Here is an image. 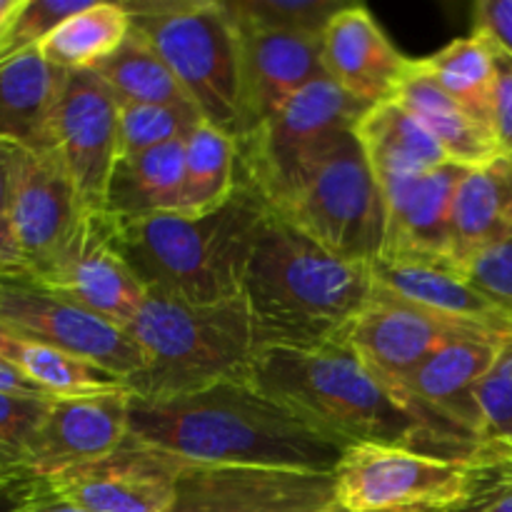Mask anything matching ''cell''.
Returning <instances> with one entry per match:
<instances>
[{"label":"cell","instance_id":"8992f818","mask_svg":"<svg viewBox=\"0 0 512 512\" xmlns=\"http://www.w3.org/2000/svg\"><path fill=\"white\" fill-rule=\"evenodd\" d=\"M138 28L168 63L200 118L240 140L243 135V35L228 3L163 0L123 3Z\"/></svg>","mask_w":512,"mask_h":512},{"label":"cell","instance_id":"9c48e42d","mask_svg":"<svg viewBox=\"0 0 512 512\" xmlns=\"http://www.w3.org/2000/svg\"><path fill=\"white\" fill-rule=\"evenodd\" d=\"M335 505L350 512H445L465 498L473 458L388 443L348 445L333 470Z\"/></svg>","mask_w":512,"mask_h":512},{"label":"cell","instance_id":"5b68a950","mask_svg":"<svg viewBox=\"0 0 512 512\" xmlns=\"http://www.w3.org/2000/svg\"><path fill=\"white\" fill-rule=\"evenodd\" d=\"M143 353V370L130 378L135 398L165 400L198 393L225 380H248L265 338L245 298L185 303L148 293L128 325Z\"/></svg>","mask_w":512,"mask_h":512},{"label":"cell","instance_id":"836d02e7","mask_svg":"<svg viewBox=\"0 0 512 512\" xmlns=\"http://www.w3.org/2000/svg\"><path fill=\"white\" fill-rule=\"evenodd\" d=\"M90 0H23L0 35V60L38 48L63 20L83 10Z\"/></svg>","mask_w":512,"mask_h":512},{"label":"cell","instance_id":"52a82bcc","mask_svg":"<svg viewBox=\"0 0 512 512\" xmlns=\"http://www.w3.org/2000/svg\"><path fill=\"white\" fill-rule=\"evenodd\" d=\"M323 248L375 263L385 245V195L355 130L335 135L273 208Z\"/></svg>","mask_w":512,"mask_h":512},{"label":"cell","instance_id":"f907efd6","mask_svg":"<svg viewBox=\"0 0 512 512\" xmlns=\"http://www.w3.org/2000/svg\"><path fill=\"white\" fill-rule=\"evenodd\" d=\"M3 333H5V330H3V328H0V335H3Z\"/></svg>","mask_w":512,"mask_h":512},{"label":"cell","instance_id":"7402d4cb","mask_svg":"<svg viewBox=\"0 0 512 512\" xmlns=\"http://www.w3.org/2000/svg\"><path fill=\"white\" fill-rule=\"evenodd\" d=\"M512 240V158L470 168L460 180L450 223V265L465 270L488 250Z\"/></svg>","mask_w":512,"mask_h":512},{"label":"cell","instance_id":"ba28073f","mask_svg":"<svg viewBox=\"0 0 512 512\" xmlns=\"http://www.w3.org/2000/svg\"><path fill=\"white\" fill-rule=\"evenodd\" d=\"M365 110L335 80H315L238 140L240 183L273 210L300 170L335 135L353 130Z\"/></svg>","mask_w":512,"mask_h":512},{"label":"cell","instance_id":"7c38bea8","mask_svg":"<svg viewBox=\"0 0 512 512\" xmlns=\"http://www.w3.org/2000/svg\"><path fill=\"white\" fill-rule=\"evenodd\" d=\"M30 275L53 293L123 330L148 298V290L120 253L115 220L108 213H85L60 253Z\"/></svg>","mask_w":512,"mask_h":512},{"label":"cell","instance_id":"8fae6325","mask_svg":"<svg viewBox=\"0 0 512 512\" xmlns=\"http://www.w3.org/2000/svg\"><path fill=\"white\" fill-rule=\"evenodd\" d=\"M53 133L85 213H105L120 160V100L95 70H65Z\"/></svg>","mask_w":512,"mask_h":512},{"label":"cell","instance_id":"2e32d148","mask_svg":"<svg viewBox=\"0 0 512 512\" xmlns=\"http://www.w3.org/2000/svg\"><path fill=\"white\" fill-rule=\"evenodd\" d=\"M505 340L478 333L430 355L398 385L418 413L443 433L480 445L478 388L500 358Z\"/></svg>","mask_w":512,"mask_h":512},{"label":"cell","instance_id":"c3c4849f","mask_svg":"<svg viewBox=\"0 0 512 512\" xmlns=\"http://www.w3.org/2000/svg\"><path fill=\"white\" fill-rule=\"evenodd\" d=\"M488 448L498 450V453H505V455H510V458H512V443H498V445H488Z\"/></svg>","mask_w":512,"mask_h":512},{"label":"cell","instance_id":"4316f807","mask_svg":"<svg viewBox=\"0 0 512 512\" xmlns=\"http://www.w3.org/2000/svg\"><path fill=\"white\" fill-rule=\"evenodd\" d=\"M238 185V140L200 120L185 138V188L178 213H213L233 198Z\"/></svg>","mask_w":512,"mask_h":512},{"label":"cell","instance_id":"f546056e","mask_svg":"<svg viewBox=\"0 0 512 512\" xmlns=\"http://www.w3.org/2000/svg\"><path fill=\"white\" fill-rule=\"evenodd\" d=\"M423 65L455 103L463 105L483 128L495 135V50L488 35L473 30L465 38L453 40L448 48L423 58Z\"/></svg>","mask_w":512,"mask_h":512},{"label":"cell","instance_id":"7a4b0ae2","mask_svg":"<svg viewBox=\"0 0 512 512\" xmlns=\"http://www.w3.org/2000/svg\"><path fill=\"white\" fill-rule=\"evenodd\" d=\"M248 380L345 448L388 443L465 460L480 448L430 425L403 390L385 383L340 338L265 345Z\"/></svg>","mask_w":512,"mask_h":512},{"label":"cell","instance_id":"4dcf8cb0","mask_svg":"<svg viewBox=\"0 0 512 512\" xmlns=\"http://www.w3.org/2000/svg\"><path fill=\"white\" fill-rule=\"evenodd\" d=\"M110 85L120 103L138 105H188V95L168 68L158 50L138 28H130L128 38L110 58L93 68ZM193 105V103H190Z\"/></svg>","mask_w":512,"mask_h":512},{"label":"cell","instance_id":"3957f363","mask_svg":"<svg viewBox=\"0 0 512 512\" xmlns=\"http://www.w3.org/2000/svg\"><path fill=\"white\" fill-rule=\"evenodd\" d=\"M373 295V263L323 248L270 210L243 280V298L265 343L340 338Z\"/></svg>","mask_w":512,"mask_h":512},{"label":"cell","instance_id":"74e56055","mask_svg":"<svg viewBox=\"0 0 512 512\" xmlns=\"http://www.w3.org/2000/svg\"><path fill=\"white\" fill-rule=\"evenodd\" d=\"M465 278H468L475 288H480L483 293H488L490 298H495L498 303H503L505 308L512 310V240L500 245V248L488 250L485 255H480V258L465 270Z\"/></svg>","mask_w":512,"mask_h":512},{"label":"cell","instance_id":"e575fe53","mask_svg":"<svg viewBox=\"0 0 512 512\" xmlns=\"http://www.w3.org/2000/svg\"><path fill=\"white\" fill-rule=\"evenodd\" d=\"M445 512H512V458L480 445L473 455V480L458 505Z\"/></svg>","mask_w":512,"mask_h":512},{"label":"cell","instance_id":"bcb514c9","mask_svg":"<svg viewBox=\"0 0 512 512\" xmlns=\"http://www.w3.org/2000/svg\"><path fill=\"white\" fill-rule=\"evenodd\" d=\"M28 473H33V470H30L28 463H25V455L20 453V450L8 448V445L0 443V483L20 478V475H28Z\"/></svg>","mask_w":512,"mask_h":512},{"label":"cell","instance_id":"e0dca14e","mask_svg":"<svg viewBox=\"0 0 512 512\" xmlns=\"http://www.w3.org/2000/svg\"><path fill=\"white\" fill-rule=\"evenodd\" d=\"M130 400L128 388L85 398H53L23 450L28 468L50 478L118 450L130 435Z\"/></svg>","mask_w":512,"mask_h":512},{"label":"cell","instance_id":"277c9868","mask_svg":"<svg viewBox=\"0 0 512 512\" xmlns=\"http://www.w3.org/2000/svg\"><path fill=\"white\" fill-rule=\"evenodd\" d=\"M268 215V205L240 183L213 213L113 220L120 253L148 293L208 305L243 295L250 253Z\"/></svg>","mask_w":512,"mask_h":512},{"label":"cell","instance_id":"f35d334b","mask_svg":"<svg viewBox=\"0 0 512 512\" xmlns=\"http://www.w3.org/2000/svg\"><path fill=\"white\" fill-rule=\"evenodd\" d=\"M493 43V40H490ZM495 50V103H493V130L498 138L500 153L512 158V55Z\"/></svg>","mask_w":512,"mask_h":512},{"label":"cell","instance_id":"5bb4252c","mask_svg":"<svg viewBox=\"0 0 512 512\" xmlns=\"http://www.w3.org/2000/svg\"><path fill=\"white\" fill-rule=\"evenodd\" d=\"M478 333H485V330L445 318V315L375 288L368 308L348 325L340 340L350 345L358 358L385 383L398 388L430 355L455 340Z\"/></svg>","mask_w":512,"mask_h":512},{"label":"cell","instance_id":"f1b7e54d","mask_svg":"<svg viewBox=\"0 0 512 512\" xmlns=\"http://www.w3.org/2000/svg\"><path fill=\"white\" fill-rule=\"evenodd\" d=\"M0 355L18 365L50 398H85V395L118 393L128 388L118 375L108 373L90 360L48 345L20 340L10 333L0 335Z\"/></svg>","mask_w":512,"mask_h":512},{"label":"cell","instance_id":"1f68e13d","mask_svg":"<svg viewBox=\"0 0 512 512\" xmlns=\"http://www.w3.org/2000/svg\"><path fill=\"white\" fill-rule=\"evenodd\" d=\"M235 20L280 33L323 38L330 20L348 8L343 0H225Z\"/></svg>","mask_w":512,"mask_h":512},{"label":"cell","instance_id":"ac0fdd59","mask_svg":"<svg viewBox=\"0 0 512 512\" xmlns=\"http://www.w3.org/2000/svg\"><path fill=\"white\" fill-rule=\"evenodd\" d=\"M470 168L445 163L418 178L383 185L385 245L383 260L450 268V223L460 180Z\"/></svg>","mask_w":512,"mask_h":512},{"label":"cell","instance_id":"f6af8a7d","mask_svg":"<svg viewBox=\"0 0 512 512\" xmlns=\"http://www.w3.org/2000/svg\"><path fill=\"white\" fill-rule=\"evenodd\" d=\"M15 512H85V510L78 508V505L68 503V500H63L60 495H55L48 483L33 500H30L28 505H23V508Z\"/></svg>","mask_w":512,"mask_h":512},{"label":"cell","instance_id":"603a6c76","mask_svg":"<svg viewBox=\"0 0 512 512\" xmlns=\"http://www.w3.org/2000/svg\"><path fill=\"white\" fill-rule=\"evenodd\" d=\"M63 73L45 60L40 45L0 60V138L33 153L55 148Z\"/></svg>","mask_w":512,"mask_h":512},{"label":"cell","instance_id":"d4e9b609","mask_svg":"<svg viewBox=\"0 0 512 512\" xmlns=\"http://www.w3.org/2000/svg\"><path fill=\"white\" fill-rule=\"evenodd\" d=\"M353 130L373 165L380 188L395 180L418 178L450 163L438 140L395 100L365 110Z\"/></svg>","mask_w":512,"mask_h":512},{"label":"cell","instance_id":"8d00e7d4","mask_svg":"<svg viewBox=\"0 0 512 512\" xmlns=\"http://www.w3.org/2000/svg\"><path fill=\"white\" fill-rule=\"evenodd\" d=\"M53 398H25L0 393V443L23 453L43 423Z\"/></svg>","mask_w":512,"mask_h":512},{"label":"cell","instance_id":"7bdbcfd3","mask_svg":"<svg viewBox=\"0 0 512 512\" xmlns=\"http://www.w3.org/2000/svg\"><path fill=\"white\" fill-rule=\"evenodd\" d=\"M0 393L25 395V398H50V395L43 393L18 365L5 360L3 355H0Z\"/></svg>","mask_w":512,"mask_h":512},{"label":"cell","instance_id":"44dd1931","mask_svg":"<svg viewBox=\"0 0 512 512\" xmlns=\"http://www.w3.org/2000/svg\"><path fill=\"white\" fill-rule=\"evenodd\" d=\"M323 60L328 78L350 98L373 105L395 100L398 85L413 58H405L368 8L350 3L323 33Z\"/></svg>","mask_w":512,"mask_h":512},{"label":"cell","instance_id":"ab89813d","mask_svg":"<svg viewBox=\"0 0 512 512\" xmlns=\"http://www.w3.org/2000/svg\"><path fill=\"white\" fill-rule=\"evenodd\" d=\"M473 13V30L485 33L500 50L512 55V0H480Z\"/></svg>","mask_w":512,"mask_h":512},{"label":"cell","instance_id":"ee69618b","mask_svg":"<svg viewBox=\"0 0 512 512\" xmlns=\"http://www.w3.org/2000/svg\"><path fill=\"white\" fill-rule=\"evenodd\" d=\"M5 273H28V263L20 253L8 218H0V275Z\"/></svg>","mask_w":512,"mask_h":512},{"label":"cell","instance_id":"ffe728a7","mask_svg":"<svg viewBox=\"0 0 512 512\" xmlns=\"http://www.w3.org/2000/svg\"><path fill=\"white\" fill-rule=\"evenodd\" d=\"M238 25L243 35V135H248L300 90L328 78V70L323 60V38Z\"/></svg>","mask_w":512,"mask_h":512},{"label":"cell","instance_id":"83f0119b","mask_svg":"<svg viewBox=\"0 0 512 512\" xmlns=\"http://www.w3.org/2000/svg\"><path fill=\"white\" fill-rule=\"evenodd\" d=\"M133 28L123 3H93L70 15L40 43V53L58 70H93L115 53Z\"/></svg>","mask_w":512,"mask_h":512},{"label":"cell","instance_id":"30bf717a","mask_svg":"<svg viewBox=\"0 0 512 512\" xmlns=\"http://www.w3.org/2000/svg\"><path fill=\"white\" fill-rule=\"evenodd\" d=\"M0 328L20 340L90 360L123 383L145 365L128 330L70 303L30 273L0 275Z\"/></svg>","mask_w":512,"mask_h":512},{"label":"cell","instance_id":"681fc988","mask_svg":"<svg viewBox=\"0 0 512 512\" xmlns=\"http://www.w3.org/2000/svg\"><path fill=\"white\" fill-rule=\"evenodd\" d=\"M323 512H350V510H343V508H338V505H330V508L328 510H323Z\"/></svg>","mask_w":512,"mask_h":512},{"label":"cell","instance_id":"6da1fadb","mask_svg":"<svg viewBox=\"0 0 512 512\" xmlns=\"http://www.w3.org/2000/svg\"><path fill=\"white\" fill-rule=\"evenodd\" d=\"M130 438L203 465L333 473L345 445L250 380H225L165 400H130Z\"/></svg>","mask_w":512,"mask_h":512},{"label":"cell","instance_id":"d6a6232c","mask_svg":"<svg viewBox=\"0 0 512 512\" xmlns=\"http://www.w3.org/2000/svg\"><path fill=\"white\" fill-rule=\"evenodd\" d=\"M195 105L120 103V158L185 140L200 123Z\"/></svg>","mask_w":512,"mask_h":512},{"label":"cell","instance_id":"d6986e66","mask_svg":"<svg viewBox=\"0 0 512 512\" xmlns=\"http://www.w3.org/2000/svg\"><path fill=\"white\" fill-rule=\"evenodd\" d=\"M83 215L85 208L58 150H28L8 213L28 273H38L60 253Z\"/></svg>","mask_w":512,"mask_h":512},{"label":"cell","instance_id":"4fadbf2b","mask_svg":"<svg viewBox=\"0 0 512 512\" xmlns=\"http://www.w3.org/2000/svg\"><path fill=\"white\" fill-rule=\"evenodd\" d=\"M333 503V473L183 463L168 512H323Z\"/></svg>","mask_w":512,"mask_h":512},{"label":"cell","instance_id":"60d3db41","mask_svg":"<svg viewBox=\"0 0 512 512\" xmlns=\"http://www.w3.org/2000/svg\"><path fill=\"white\" fill-rule=\"evenodd\" d=\"M28 150L20 148L18 143L0 138V218H8L10 203H13L15 183H18L20 165Z\"/></svg>","mask_w":512,"mask_h":512},{"label":"cell","instance_id":"d590c367","mask_svg":"<svg viewBox=\"0 0 512 512\" xmlns=\"http://www.w3.org/2000/svg\"><path fill=\"white\" fill-rule=\"evenodd\" d=\"M480 445L512 443V340L478 388Z\"/></svg>","mask_w":512,"mask_h":512},{"label":"cell","instance_id":"b9f144b4","mask_svg":"<svg viewBox=\"0 0 512 512\" xmlns=\"http://www.w3.org/2000/svg\"><path fill=\"white\" fill-rule=\"evenodd\" d=\"M45 485H48V478L35 473L5 480V483H0V512L20 510L23 505H28Z\"/></svg>","mask_w":512,"mask_h":512},{"label":"cell","instance_id":"cb8c5ba5","mask_svg":"<svg viewBox=\"0 0 512 512\" xmlns=\"http://www.w3.org/2000/svg\"><path fill=\"white\" fill-rule=\"evenodd\" d=\"M403 105L443 148L450 163L480 168L500 158V145L488 128L478 123L460 103H455L443 85L428 73L423 60H413L395 93Z\"/></svg>","mask_w":512,"mask_h":512},{"label":"cell","instance_id":"7dc6e473","mask_svg":"<svg viewBox=\"0 0 512 512\" xmlns=\"http://www.w3.org/2000/svg\"><path fill=\"white\" fill-rule=\"evenodd\" d=\"M20 3H23V0H0V35L8 28L10 18H13L15 10L20 8Z\"/></svg>","mask_w":512,"mask_h":512},{"label":"cell","instance_id":"9a60e30c","mask_svg":"<svg viewBox=\"0 0 512 512\" xmlns=\"http://www.w3.org/2000/svg\"><path fill=\"white\" fill-rule=\"evenodd\" d=\"M183 463L128 435L110 455L50 475L48 483L85 512H168Z\"/></svg>","mask_w":512,"mask_h":512},{"label":"cell","instance_id":"484cf974","mask_svg":"<svg viewBox=\"0 0 512 512\" xmlns=\"http://www.w3.org/2000/svg\"><path fill=\"white\" fill-rule=\"evenodd\" d=\"M185 188V140L118 160L110 178L105 213L113 218H145L178 213Z\"/></svg>","mask_w":512,"mask_h":512}]
</instances>
